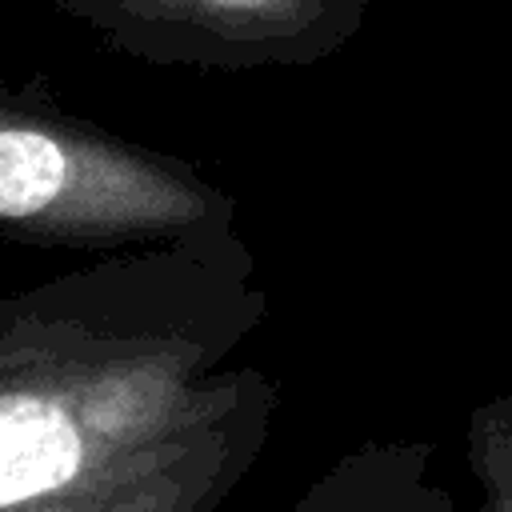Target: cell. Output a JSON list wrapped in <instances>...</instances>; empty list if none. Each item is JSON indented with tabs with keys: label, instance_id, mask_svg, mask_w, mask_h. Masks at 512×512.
<instances>
[{
	"label": "cell",
	"instance_id": "2",
	"mask_svg": "<svg viewBox=\"0 0 512 512\" xmlns=\"http://www.w3.org/2000/svg\"><path fill=\"white\" fill-rule=\"evenodd\" d=\"M240 204L188 160L72 112L40 76H0V236L116 252L240 232Z\"/></svg>",
	"mask_w": 512,
	"mask_h": 512
},
{
	"label": "cell",
	"instance_id": "1",
	"mask_svg": "<svg viewBox=\"0 0 512 512\" xmlns=\"http://www.w3.org/2000/svg\"><path fill=\"white\" fill-rule=\"evenodd\" d=\"M268 292L240 232L100 252L0 296V508L228 412Z\"/></svg>",
	"mask_w": 512,
	"mask_h": 512
},
{
	"label": "cell",
	"instance_id": "6",
	"mask_svg": "<svg viewBox=\"0 0 512 512\" xmlns=\"http://www.w3.org/2000/svg\"><path fill=\"white\" fill-rule=\"evenodd\" d=\"M468 464L480 480V512H512V396L468 416Z\"/></svg>",
	"mask_w": 512,
	"mask_h": 512
},
{
	"label": "cell",
	"instance_id": "4",
	"mask_svg": "<svg viewBox=\"0 0 512 512\" xmlns=\"http://www.w3.org/2000/svg\"><path fill=\"white\" fill-rule=\"evenodd\" d=\"M276 384L264 380L228 412L68 488L0 512H216L268 444Z\"/></svg>",
	"mask_w": 512,
	"mask_h": 512
},
{
	"label": "cell",
	"instance_id": "3",
	"mask_svg": "<svg viewBox=\"0 0 512 512\" xmlns=\"http://www.w3.org/2000/svg\"><path fill=\"white\" fill-rule=\"evenodd\" d=\"M112 52L196 72L308 68L344 52L372 0H52Z\"/></svg>",
	"mask_w": 512,
	"mask_h": 512
},
{
	"label": "cell",
	"instance_id": "5",
	"mask_svg": "<svg viewBox=\"0 0 512 512\" xmlns=\"http://www.w3.org/2000/svg\"><path fill=\"white\" fill-rule=\"evenodd\" d=\"M288 512H460L428 444L372 440L324 468Z\"/></svg>",
	"mask_w": 512,
	"mask_h": 512
}]
</instances>
